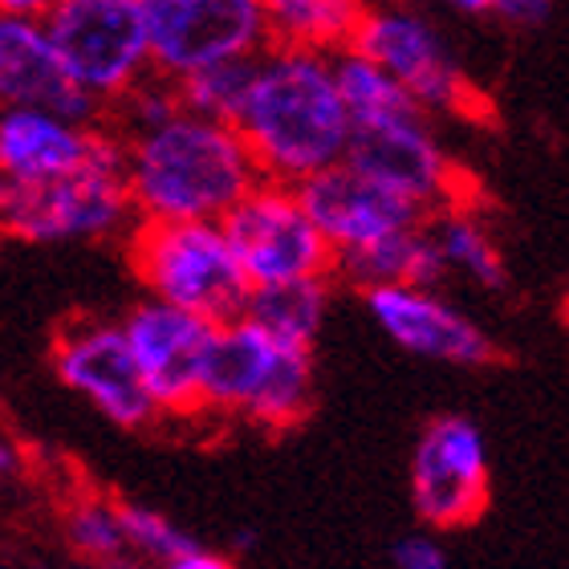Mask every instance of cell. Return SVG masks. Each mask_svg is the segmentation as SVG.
<instances>
[{"label":"cell","mask_w":569,"mask_h":569,"mask_svg":"<svg viewBox=\"0 0 569 569\" xmlns=\"http://www.w3.org/2000/svg\"><path fill=\"white\" fill-rule=\"evenodd\" d=\"M122 176L134 216L147 224H220L261 183L237 127L183 107L122 139Z\"/></svg>","instance_id":"obj_1"},{"label":"cell","mask_w":569,"mask_h":569,"mask_svg":"<svg viewBox=\"0 0 569 569\" xmlns=\"http://www.w3.org/2000/svg\"><path fill=\"white\" fill-rule=\"evenodd\" d=\"M237 134L269 183L297 188L326 167L342 163L350 114L342 107L333 61L326 53L269 46L257 58Z\"/></svg>","instance_id":"obj_2"},{"label":"cell","mask_w":569,"mask_h":569,"mask_svg":"<svg viewBox=\"0 0 569 569\" xmlns=\"http://www.w3.org/2000/svg\"><path fill=\"white\" fill-rule=\"evenodd\" d=\"M313 407V355L289 350L244 318L216 326L212 355L203 367L200 416L244 419L264 431L301 423Z\"/></svg>","instance_id":"obj_3"},{"label":"cell","mask_w":569,"mask_h":569,"mask_svg":"<svg viewBox=\"0 0 569 569\" xmlns=\"http://www.w3.org/2000/svg\"><path fill=\"white\" fill-rule=\"evenodd\" d=\"M131 269L147 297L228 326L244 313L252 284L240 273L220 224H147L131 232Z\"/></svg>","instance_id":"obj_4"},{"label":"cell","mask_w":569,"mask_h":569,"mask_svg":"<svg viewBox=\"0 0 569 569\" xmlns=\"http://www.w3.org/2000/svg\"><path fill=\"white\" fill-rule=\"evenodd\" d=\"M134 216L122 176V139L82 171L49 183H0V232L24 244H73L114 237Z\"/></svg>","instance_id":"obj_5"},{"label":"cell","mask_w":569,"mask_h":569,"mask_svg":"<svg viewBox=\"0 0 569 569\" xmlns=\"http://www.w3.org/2000/svg\"><path fill=\"white\" fill-rule=\"evenodd\" d=\"M61 70L102 114L151 78L139 0H61L46 17Z\"/></svg>","instance_id":"obj_6"},{"label":"cell","mask_w":569,"mask_h":569,"mask_svg":"<svg viewBox=\"0 0 569 569\" xmlns=\"http://www.w3.org/2000/svg\"><path fill=\"white\" fill-rule=\"evenodd\" d=\"M139 12L151 73L163 82L269 49L261 0H139Z\"/></svg>","instance_id":"obj_7"},{"label":"cell","mask_w":569,"mask_h":569,"mask_svg":"<svg viewBox=\"0 0 569 569\" xmlns=\"http://www.w3.org/2000/svg\"><path fill=\"white\" fill-rule=\"evenodd\" d=\"M228 249L252 289L333 273V249L321 240L293 188L261 179L220 220Z\"/></svg>","instance_id":"obj_8"},{"label":"cell","mask_w":569,"mask_h":569,"mask_svg":"<svg viewBox=\"0 0 569 569\" xmlns=\"http://www.w3.org/2000/svg\"><path fill=\"white\" fill-rule=\"evenodd\" d=\"M355 53L375 61L403 86L423 114H468L476 110V94L463 70L451 58L448 41L436 24L403 4H367L350 41Z\"/></svg>","instance_id":"obj_9"},{"label":"cell","mask_w":569,"mask_h":569,"mask_svg":"<svg viewBox=\"0 0 569 569\" xmlns=\"http://www.w3.org/2000/svg\"><path fill=\"white\" fill-rule=\"evenodd\" d=\"M119 326L127 333L134 367H139L142 387L151 395L159 419L200 416L203 367H208L216 338L212 321L163 306L154 297H142L122 313Z\"/></svg>","instance_id":"obj_10"},{"label":"cell","mask_w":569,"mask_h":569,"mask_svg":"<svg viewBox=\"0 0 569 569\" xmlns=\"http://www.w3.org/2000/svg\"><path fill=\"white\" fill-rule=\"evenodd\" d=\"M53 370L73 395H82L98 416L122 431H147L159 419L119 321H70L53 342Z\"/></svg>","instance_id":"obj_11"},{"label":"cell","mask_w":569,"mask_h":569,"mask_svg":"<svg viewBox=\"0 0 569 569\" xmlns=\"http://www.w3.org/2000/svg\"><path fill=\"white\" fill-rule=\"evenodd\" d=\"M411 500L427 529H463L488 505V443L463 416L423 427L411 456Z\"/></svg>","instance_id":"obj_12"},{"label":"cell","mask_w":569,"mask_h":569,"mask_svg":"<svg viewBox=\"0 0 569 569\" xmlns=\"http://www.w3.org/2000/svg\"><path fill=\"white\" fill-rule=\"evenodd\" d=\"M293 191L301 208H306V216L313 220V228L321 232V240L333 249V257L367 249V244L395 237V232L423 228L427 216H431L419 203L379 188L375 179L358 176L355 167L346 163L326 167L313 179L297 183Z\"/></svg>","instance_id":"obj_13"},{"label":"cell","mask_w":569,"mask_h":569,"mask_svg":"<svg viewBox=\"0 0 569 569\" xmlns=\"http://www.w3.org/2000/svg\"><path fill=\"white\" fill-rule=\"evenodd\" d=\"M342 163L355 167L358 176L375 179L379 188L419 203L423 212L451 200V163L427 127V114L350 127Z\"/></svg>","instance_id":"obj_14"},{"label":"cell","mask_w":569,"mask_h":569,"mask_svg":"<svg viewBox=\"0 0 569 569\" xmlns=\"http://www.w3.org/2000/svg\"><path fill=\"white\" fill-rule=\"evenodd\" d=\"M367 309L375 326L391 338L399 350L448 367L480 370L497 362V346L468 313L448 306L431 289H411V284H387V289H367Z\"/></svg>","instance_id":"obj_15"},{"label":"cell","mask_w":569,"mask_h":569,"mask_svg":"<svg viewBox=\"0 0 569 569\" xmlns=\"http://www.w3.org/2000/svg\"><path fill=\"white\" fill-rule=\"evenodd\" d=\"M114 142L119 134L102 122H73L53 110H0V183L29 188L73 176Z\"/></svg>","instance_id":"obj_16"},{"label":"cell","mask_w":569,"mask_h":569,"mask_svg":"<svg viewBox=\"0 0 569 569\" xmlns=\"http://www.w3.org/2000/svg\"><path fill=\"white\" fill-rule=\"evenodd\" d=\"M0 110H53L73 122H102V110L66 78L46 24L0 17Z\"/></svg>","instance_id":"obj_17"},{"label":"cell","mask_w":569,"mask_h":569,"mask_svg":"<svg viewBox=\"0 0 569 569\" xmlns=\"http://www.w3.org/2000/svg\"><path fill=\"white\" fill-rule=\"evenodd\" d=\"M333 273H342L350 284L367 289H387V284H411V289H436L443 269V257L436 249L431 228H411V232H395L387 240H375L367 249L338 252L333 257Z\"/></svg>","instance_id":"obj_18"},{"label":"cell","mask_w":569,"mask_h":569,"mask_svg":"<svg viewBox=\"0 0 569 569\" xmlns=\"http://www.w3.org/2000/svg\"><path fill=\"white\" fill-rule=\"evenodd\" d=\"M269 46L306 53H342L367 12V0H261Z\"/></svg>","instance_id":"obj_19"},{"label":"cell","mask_w":569,"mask_h":569,"mask_svg":"<svg viewBox=\"0 0 569 569\" xmlns=\"http://www.w3.org/2000/svg\"><path fill=\"white\" fill-rule=\"evenodd\" d=\"M326 309H330V277H309V281L252 289L240 318L269 333L273 342L313 355V342L326 326Z\"/></svg>","instance_id":"obj_20"},{"label":"cell","mask_w":569,"mask_h":569,"mask_svg":"<svg viewBox=\"0 0 569 569\" xmlns=\"http://www.w3.org/2000/svg\"><path fill=\"white\" fill-rule=\"evenodd\" d=\"M333 82L342 94V107L350 114V127H367V122H387V119H407V114H423L411 102L403 86L395 82L391 73H382L375 61H367L355 49L333 53Z\"/></svg>","instance_id":"obj_21"},{"label":"cell","mask_w":569,"mask_h":569,"mask_svg":"<svg viewBox=\"0 0 569 569\" xmlns=\"http://www.w3.org/2000/svg\"><path fill=\"white\" fill-rule=\"evenodd\" d=\"M431 237H436V249L443 257V269H456V273L476 281L480 289H505L509 284L497 244H492V237L476 224L472 216L443 212L436 220V228H431Z\"/></svg>","instance_id":"obj_22"},{"label":"cell","mask_w":569,"mask_h":569,"mask_svg":"<svg viewBox=\"0 0 569 569\" xmlns=\"http://www.w3.org/2000/svg\"><path fill=\"white\" fill-rule=\"evenodd\" d=\"M257 58H261V53H257ZM257 58L220 61V66H208V70L176 82L179 107L191 110V114H200V119L237 127L240 107H244V98H249L252 73H257Z\"/></svg>","instance_id":"obj_23"},{"label":"cell","mask_w":569,"mask_h":569,"mask_svg":"<svg viewBox=\"0 0 569 569\" xmlns=\"http://www.w3.org/2000/svg\"><path fill=\"white\" fill-rule=\"evenodd\" d=\"M66 541L86 566H119L131 553L122 537L119 505H107V500H78L66 512Z\"/></svg>","instance_id":"obj_24"},{"label":"cell","mask_w":569,"mask_h":569,"mask_svg":"<svg viewBox=\"0 0 569 569\" xmlns=\"http://www.w3.org/2000/svg\"><path fill=\"white\" fill-rule=\"evenodd\" d=\"M119 521H122V537H127V549L147 561H159V566L183 558L191 549H200V541L188 529H179L171 517L147 509V505H119Z\"/></svg>","instance_id":"obj_25"},{"label":"cell","mask_w":569,"mask_h":569,"mask_svg":"<svg viewBox=\"0 0 569 569\" xmlns=\"http://www.w3.org/2000/svg\"><path fill=\"white\" fill-rule=\"evenodd\" d=\"M395 569H448V549L439 546L436 537L407 533L395 546Z\"/></svg>","instance_id":"obj_26"},{"label":"cell","mask_w":569,"mask_h":569,"mask_svg":"<svg viewBox=\"0 0 569 569\" xmlns=\"http://www.w3.org/2000/svg\"><path fill=\"white\" fill-rule=\"evenodd\" d=\"M553 9V0H488V12H497L509 24H541Z\"/></svg>","instance_id":"obj_27"},{"label":"cell","mask_w":569,"mask_h":569,"mask_svg":"<svg viewBox=\"0 0 569 569\" xmlns=\"http://www.w3.org/2000/svg\"><path fill=\"white\" fill-rule=\"evenodd\" d=\"M61 0H0V17H17V21H41L53 9H58Z\"/></svg>","instance_id":"obj_28"},{"label":"cell","mask_w":569,"mask_h":569,"mask_svg":"<svg viewBox=\"0 0 569 569\" xmlns=\"http://www.w3.org/2000/svg\"><path fill=\"white\" fill-rule=\"evenodd\" d=\"M159 569H237L232 561L224 558V553H212V549H191V553H183V558L167 561V566Z\"/></svg>","instance_id":"obj_29"},{"label":"cell","mask_w":569,"mask_h":569,"mask_svg":"<svg viewBox=\"0 0 569 569\" xmlns=\"http://www.w3.org/2000/svg\"><path fill=\"white\" fill-rule=\"evenodd\" d=\"M17 468H21V456H17V448H12L9 439H0V480H4V476H12Z\"/></svg>","instance_id":"obj_30"},{"label":"cell","mask_w":569,"mask_h":569,"mask_svg":"<svg viewBox=\"0 0 569 569\" xmlns=\"http://www.w3.org/2000/svg\"><path fill=\"white\" fill-rule=\"evenodd\" d=\"M448 4L460 12H488V0H448Z\"/></svg>","instance_id":"obj_31"},{"label":"cell","mask_w":569,"mask_h":569,"mask_svg":"<svg viewBox=\"0 0 569 569\" xmlns=\"http://www.w3.org/2000/svg\"><path fill=\"white\" fill-rule=\"evenodd\" d=\"M73 569H119V566H73Z\"/></svg>","instance_id":"obj_32"}]
</instances>
